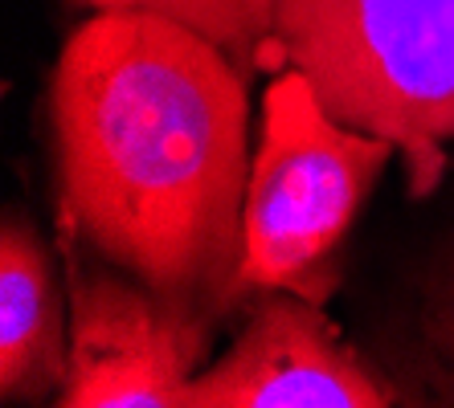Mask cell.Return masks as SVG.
I'll use <instances>...</instances> for the list:
<instances>
[{
    "label": "cell",
    "mask_w": 454,
    "mask_h": 408,
    "mask_svg": "<svg viewBox=\"0 0 454 408\" xmlns=\"http://www.w3.org/2000/svg\"><path fill=\"white\" fill-rule=\"evenodd\" d=\"M70 266V372L62 408H184V388L209 351V311Z\"/></svg>",
    "instance_id": "obj_4"
},
{
    "label": "cell",
    "mask_w": 454,
    "mask_h": 408,
    "mask_svg": "<svg viewBox=\"0 0 454 408\" xmlns=\"http://www.w3.org/2000/svg\"><path fill=\"white\" fill-rule=\"evenodd\" d=\"M66 372L70 347L50 258L37 233L9 212L0 233V396L4 404L50 400Z\"/></svg>",
    "instance_id": "obj_6"
},
{
    "label": "cell",
    "mask_w": 454,
    "mask_h": 408,
    "mask_svg": "<svg viewBox=\"0 0 454 408\" xmlns=\"http://www.w3.org/2000/svg\"><path fill=\"white\" fill-rule=\"evenodd\" d=\"M275 50L344 127L405 151L430 192L454 139V0H275Z\"/></svg>",
    "instance_id": "obj_2"
},
{
    "label": "cell",
    "mask_w": 454,
    "mask_h": 408,
    "mask_svg": "<svg viewBox=\"0 0 454 408\" xmlns=\"http://www.w3.org/2000/svg\"><path fill=\"white\" fill-rule=\"evenodd\" d=\"M246 123L242 73L217 42L98 12L53 70L66 217L139 282L213 314L242 294Z\"/></svg>",
    "instance_id": "obj_1"
},
{
    "label": "cell",
    "mask_w": 454,
    "mask_h": 408,
    "mask_svg": "<svg viewBox=\"0 0 454 408\" xmlns=\"http://www.w3.org/2000/svg\"><path fill=\"white\" fill-rule=\"evenodd\" d=\"M103 12H152L189 25L238 62H266L275 45V0H86Z\"/></svg>",
    "instance_id": "obj_7"
},
{
    "label": "cell",
    "mask_w": 454,
    "mask_h": 408,
    "mask_svg": "<svg viewBox=\"0 0 454 408\" xmlns=\"http://www.w3.org/2000/svg\"><path fill=\"white\" fill-rule=\"evenodd\" d=\"M410 367L422 384V396L434 404H454V270L442 273L426 294Z\"/></svg>",
    "instance_id": "obj_8"
},
{
    "label": "cell",
    "mask_w": 454,
    "mask_h": 408,
    "mask_svg": "<svg viewBox=\"0 0 454 408\" xmlns=\"http://www.w3.org/2000/svg\"><path fill=\"white\" fill-rule=\"evenodd\" d=\"M380 380L324 319L319 303L266 290L238 343L184 388V408H389Z\"/></svg>",
    "instance_id": "obj_5"
},
{
    "label": "cell",
    "mask_w": 454,
    "mask_h": 408,
    "mask_svg": "<svg viewBox=\"0 0 454 408\" xmlns=\"http://www.w3.org/2000/svg\"><path fill=\"white\" fill-rule=\"evenodd\" d=\"M397 143L332 119L299 70H283L262 103V143L242 212V290H291L328 303L340 245Z\"/></svg>",
    "instance_id": "obj_3"
}]
</instances>
